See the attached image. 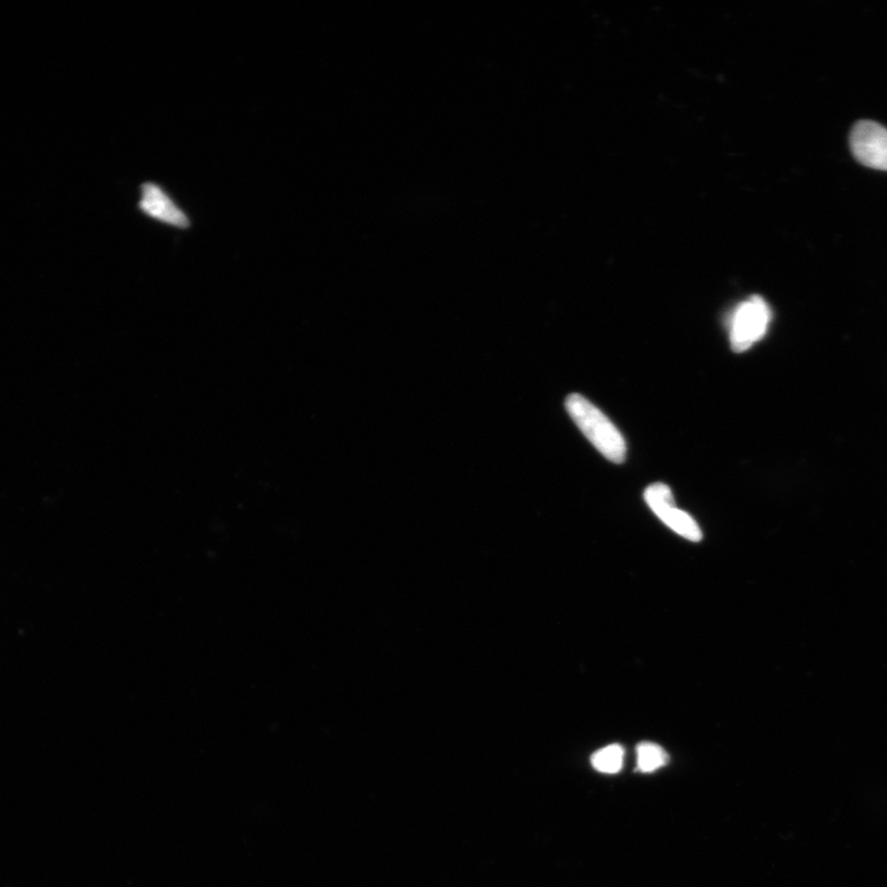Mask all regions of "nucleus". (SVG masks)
<instances>
[{"label":"nucleus","instance_id":"1","mask_svg":"<svg viewBox=\"0 0 887 887\" xmlns=\"http://www.w3.org/2000/svg\"><path fill=\"white\" fill-rule=\"evenodd\" d=\"M566 409L591 444L611 462L623 464L625 439L600 409L579 393L566 398Z\"/></svg>","mask_w":887,"mask_h":887},{"label":"nucleus","instance_id":"2","mask_svg":"<svg viewBox=\"0 0 887 887\" xmlns=\"http://www.w3.org/2000/svg\"><path fill=\"white\" fill-rule=\"evenodd\" d=\"M772 319L764 299L751 296L738 305L730 321V342L735 353H744L762 340Z\"/></svg>","mask_w":887,"mask_h":887},{"label":"nucleus","instance_id":"3","mask_svg":"<svg viewBox=\"0 0 887 887\" xmlns=\"http://www.w3.org/2000/svg\"><path fill=\"white\" fill-rule=\"evenodd\" d=\"M850 149L863 166L887 172V129L874 122H859L850 134Z\"/></svg>","mask_w":887,"mask_h":887},{"label":"nucleus","instance_id":"4","mask_svg":"<svg viewBox=\"0 0 887 887\" xmlns=\"http://www.w3.org/2000/svg\"><path fill=\"white\" fill-rule=\"evenodd\" d=\"M139 208L142 214L155 221L180 230L190 227L189 216L186 214L166 190L154 182H145L141 187Z\"/></svg>","mask_w":887,"mask_h":887},{"label":"nucleus","instance_id":"5","mask_svg":"<svg viewBox=\"0 0 887 887\" xmlns=\"http://www.w3.org/2000/svg\"><path fill=\"white\" fill-rule=\"evenodd\" d=\"M663 523L671 528L673 532L680 534L687 541L698 543L702 538L701 530L688 514L675 507V505L667 506L654 511Z\"/></svg>","mask_w":887,"mask_h":887},{"label":"nucleus","instance_id":"6","mask_svg":"<svg viewBox=\"0 0 887 887\" xmlns=\"http://www.w3.org/2000/svg\"><path fill=\"white\" fill-rule=\"evenodd\" d=\"M637 770L642 773H652L670 761L669 755L661 746L651 743L639 744L636 748Z\"/></svg>","mask_w":887,"mask_h":887},{"label":"nucleus","instance_id":"7","mask_svg":"<svg viewBox=\"0 0 887 887\" xmlns=\"http://www.w3.org/2000/svg\"><path fill=\"white\" fill-rule=\"evenodd\" d=\"M624 748L619 745H610L599 749L592 757V764L600 773L617 774L624 764Z\"/></svg>","mask_w":887,"mask_h":887},{"label":"nucleus","instance_id":"8","mask_svg":"<svg viewBox=\"0 0 887 887\" xmlns=\"http://www.w3.org/2000/svg\"><path fill=\"white\" fill-rule=\"evenodd\" d=\"M644 496L648 507L654 511L667 506L675 505L673 493L664 483L651 484V486L645 491Z\"/></svg>","mask_w":887,"mask_h":887}]
</instances>
